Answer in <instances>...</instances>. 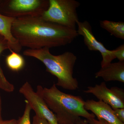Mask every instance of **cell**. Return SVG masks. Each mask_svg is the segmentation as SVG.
I'll return each instance as SVG.
<instances>
[{
	"mask_svg": "<svg viewBox=\"0 0 124 124\" xmlns=\"http://www.w3.org/2000/svg\"><path fill=\"white\" fill-rule=\"evenodd\" d=\"M11 31L22 47L31 49L64 46L78 36L77 30L46 21L41 17L15 19Z\"/></svg>",
	"mask_w": 124,
	"mask_h": 124,
	"instance_id": "6da1fadb",
	"label": "cell"
},
{
	"mask_svg": "<svg viewBox=\"0 0 124 124\" xmlns=\"http://www.w3.org/2000/svg\"><path fill=\"white\" fill-rule=\"evenodd\" d=\"M36 92L54 114L58 124H64L78 117H85L87 120L95 118L93 113L85 108V101L81 97L62 92L54 83L50 88L38 85Z\"/></svg>",
	"mask_w": 124,
	"mask_h": 124,
	"instance_id": "7a4b0ae2",
	"label": "cell"
},
{
	"mask_svg": "<svg viewBox=\"0 0 124 124\" xmlns=\"http://www.w3.org/2000/svg\"><path fill=\"white\" fill-rule=\"evenodd\" d=\"M23 54L42 62L46 71L57 79L56 86L71 91L79 88L78 81L73 77L77 57L71 52L66 51L60 55H54L50 53L49 48L45 47L39 49H28L23 51Z\"/></svg>",
	"mask_w": 124,
	"mask_h": 124,
	"instance_id": "3957f363",
	"label": "cell"
},
{
	"mask_svg": "<svg viewBox=\"0 0 124 124\" xmlns=\"http://www.w3.org/2000/svg\"><path fill=\"white\" fill-rule=\"evenodd\" d=\"M49 2L48 9L40 17L46 21L76 30L79 2L75 0H49Z\"/></svg>",
	"mask_w": 124,
	"mask_h": 124,
	"instance_id": "277c9868",
	"label": "cell"
},
{
	"mask_svg": "<svg viewBox=\"0 0 124 124\" xmlns=\"http://www.w3.org/2000/svg\"><path fill=\"white\" fill-rule=\"evenodd\" d=\"M49 5V0H0V13L15 19L40 17Z\"/></svg>",
	"mask_w": 124,
	"mask_h": 124,
	"instance_id": "5b68a950",
	"label": "cell"
},
{
	"mask_svg": "<svg viewBox=\"0 0 124 124\" xmlns=\"http://www.w3.org/2000/svg\"><path fill=\"white\" fill-rule=\"evenodd\" d=\"M77 31L78 35L82 36L84 38L85 45L90 51H98L101 54L102 60L101 63V67H103L111 63L116 59L113 50L107 49L101 42L98 41L94 35L92 27L87 21L77 23Z\"/></svg>",
	"mask_w": 124,
	"mask_h": 124,
	"instance_id": "8992f818",
	"label": "cell"
},
{
	"mask_svg": "<svg viewBox=\"0 0 124 124\" xmlns=\"http://www.w3.org/2000/svg\"><path fill=\"white\" fill-rule=\"evenodd\" d=\"M19 92L25 98L32 110L35 111L36 116L46 120L49 124H58L54 114L29 82H25L20 87Z\"/></svg>",
	"mask_w": 124,
	"mask_h": 124,
	"instance_id": "52a82bcc",
	"label": "cell"
},
{
	"mask_svg": "<svg viewBox=\"0 0 124 124\" xmlns=\"http://www.w3.org/2000/svg\"><path fill=\"white\" fill-rule=\"evenodd\" d=\"M84 92L92 94L99 100L110 106L113 110L124 108V91L122 88L112 86L108 89L105 82H103L94 86H88Z\"/></svg>",
	"mask_w": 124,
	"mask_h": 124,
	"instance_id": "ba28073f",
	"label": "cell"
},
{
	"mask_svg": "<svg viewBox=\"0 0 124 124\" xmlns=\"http://www.w3.org/2000/svg\"><path fill=\"white\" fill-rule=\"evenodd\" d=\"M84 107L86 110L92 112L98 119H102L111 124H124L117 119L110 106L102 101L88 100L85 101Z\"/></svg>",
	"mask_w": 124,
	"mask_h": 124,
	"instance_id": "9c48e42d",
	"label": "cell"
},
{
	"mask_svg": "<svg viewBox=\"0 0 124 124\" xmlns=\"http://www.w3.org/2000/svg\"><path fill=\"white\" fill-rule=\"evenodd\" d=\"M95 76L96 78H102L106 82L117 81L124 83V62H111L101 67Z\"/></svg>",
	"mask_w": 124,
	"mask_h": 124,
	"instance_id": "30bf717a",
	"label": "cell"
},
{
	"mask_svg": "<svg viewBox=\"0 0 124 124\" xmlns=\"http://www.w3.org/2000/svg\"><path fill=\"white\" fill-rule=\"evenodd\" d=\"M15 19L9 17L0 13V35L8 41L10 50L17 53L21 51L22 46L11 33V27Z\"/></svg>",
	"mask_w": 124,
	"mask_h": 124,
	"instance_id": "8fae6325",
	"label": "cell"
},
{
	"mask_svg": "<svg viewBox=\"0 0 124 124\" xmlns=\"http://www.w3.org/2000/svg\"><path fill=\"white\" fill-rule=\"evenodd\" d=\"M100 26L110 33L112 35L121 39H124V23L107 20L100 22Z\"/></svg>",
	"mask_w": 124,
	"mask_h": 124,
	"instance_id": "7c38bea8",
	"label": "cell"
},
{
	"mask_svg": "<svg viewBox=\"0 0 124 124\" xmlns=\"http://www.w3.org/2000/svg\"><path fill=\"white\" fill-rule=\"evenodd\" d=\"M10 50L8 41L4 37L0 35V55L6 50ZM0 89L7 93H11L14 90L13 85L9 82L6 77L0 66Z\"/></svg>",
	"mask_w": 124,
	"mask_h": 124,
	"instance_id": "4fadbf2b",
	"label": "cell"
},
{
	"mask_svg": "<svg viewBox=\"0 0 124 124\" xmlns=\"http://www.w3.org/2000/svg\"><path fill=\"white\" fill-rule=\"evenodd\" d=\"M11 53L7 55L6 62L9 69L14 71L21 70L25 65V61L22 55L10 50Z\"/></svg>",
	"mask_w": 124,
	"mask_h": 124,
	"instance_id": "5bb4252c",
	"label": "cell"
},
{
	"mask_svg": "<svg viewBox=\"0 0 124 124\" xmlns=\"http://www.w3.org/2000/svg\"><path fill=\"white\" fill-rule=\"evenodd\" d=\"M23 115L17 120L16 124H31L30 114L32 110L31 106L27 101Z\"/></svg>",
	"mask_w": 124,
	"mask_h": 124,
	"instance_id": "9a60e30c",
	"label": "cell"
},
{
	"mask_svg": "<svg viewBox=\"0 0 124 124\" xmlns=\"http://www.w3.org/2000/svg\"><path fill=\"white\" fill-rule=\"evenodd\" d=\"M116 59L117 58L120 62H124V45L122 44L113 50Z\"/></svg>",
	"mask_w": 124,
	"mask_h": 124,
	"instance_id": "2e32d148",
	"label": "cell"
},
{
	"mask_svg": "<svg viewBox=\"0 0 124 124\" xmlns=\"http://www.w3.org/2000/svg\"><path fill=\"white\" fill-rule=\"evenodd\" d=\"M113 110L117 119L121 122L124 123V108H116Z\"/></svg>",
	"mask_w": 124,
	"mask_h": 124,
	"instance_id": "e0dca14e",
	"label": "cell"
},
{
	"mask_svg": "<svg viewBox=\"0 0 124 124\" xmlns=\"http://www.w3.org/2000/svg\"><path fill=\"white\" fill-rule=\"evenodd\" d=\"M63 124H89L87 120L83 119L81 117H78L69 121Z\"/></svg>",
	"mask_w": 124,
	"mask_h": 124,
	"instance_id": "ac0fdd59",
	"label": "cell"
},
{
	"mask_svg": "<svg viewBox=\"0 0 124 124\" xmlns=\"http://www.w3.org/2000/svg\"><path fill=\"white\" fill-rule=\"evenodd\" d=\"M33 124H49L48 121L40 117H38L36 116H35L33 117Z\"/></svg>",
	"mask_w": 124,
	"mask_h": 124,
	"instance_id": "d6986e66",
	"label": "cell"
},
{
	"mask_svg": "<svg viewBox=\"0 0 124 124\" xmlns=\"http://www.w3.org/2000/svg\"><path fill=\"white\" fill-rule=\"evenodd\" d=\"M88 121L89 124H111L102 119L97 120L94 118Z\"/></svg>",
	"mask_w": 124,
	"mask_h": 124,
	"instance_id": "ffe728a7",
	"label": "cell"
},
{
	"mask_svg": "<svg viewBox=\"0 0 124 124\" xmlns=\"http://www.w3.org/2000/svg\"><path fill=\"white\" fill-rule=\"evenodd\" d=\"M17 120L15 119H12L11 120H3L0 124H16Z\"/></svg>",
	"mask_w": 124,
	"mask_h": 124,
	"instance_id": "44dd1931",
	"label": "cell"
},
{
	"mask_svg": "<svg viewBox=\"0 0 124 124\" xmlns=\"http://www.w3.org/2000/svg\"><path fill=\"white\" fill-rule=\"evenodd\" d=\"M2 117V100L0 94V123L3 121Z\"/></svg>",
	"mask_w": 124,
	"mask_h": 124,
	"instance_id": "7402d4cb",
	"label": "cell"
}]
</instances>
